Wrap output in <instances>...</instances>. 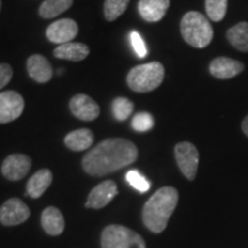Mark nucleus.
<instances>
[{
    "mask_svg": "<svg viewBox=\"0 0 248 248\" xmlns=\"http://www.w3.org/2000/svg\"><path fill=\"white\" fill-rule=\"evenodd\" d=\"M228 9V0H206V12L210 20L219 22L224 18Z\"/></svg>",
    "mask_w": 248,
    "mask_h": 248,
    "instance_id": "24",
    "label": "nucleus"
},
{
    "mask_svg": "<svg viewBox=\"0 0 248 248\" xmlns=\"http://www.w3.org/2000/svg\"><path fill=\"white\" fill-rule=\"evenodd\" d=\"M229 43L238 51L248 52V23L240 22L226 32Z\"/></svg>",
    "mask_w": 248,
    "mask_h": 248,
    "instance_id": "20",
    "label": "nucleus"
},
{
    "mask_svg": "<svg viewBox=\"0 0 248 248\" xmlns=\"http://www.w3.org/2000/svg\"><path fill=\"white\" fill-rule=\"evenodd\" d=\"M131 125L133 130L138 132H146L148 130H151L154 125V119L150 113L146 111H140L137 113L135 116L132 117Z\"/></svg>",
    "mask_w": 248,
    "mask_h": 248,
    "instance_id": "26",
    "label": "nucleus"
},
{
    "mask_svg": "<svg viewBox=\"0 0 248 248\" xmlns=\"http://www.w3.org/2000/svg\"><path fill=\"white\" fill-rule=\"evenodd\" d=\"M102 248H146L137 232L122 225H109L101 234Z\"/></svg>",
    "mask_w": 248,
    "mask_h": 248,
    "instance_id": "5",
    "label": "nucleus"
},
{
    "mask_svg": "<svg viewBox=\"0 0 248 248\" xmlns=\"http://www.w3.org/2000/svg\"><path fill=\"white\" fill-rule=\"evenodd\" d=\"M138 150L132 141L124 138L105 139L83 157L85 172L92 176H105L135 162Z\"/></svg>",
    "mask_w": 248,
    "mask_h": 248,
    "instance_id": "1",
    "label": "nucleus"
},
{
    "mask_svg": "<svg viewBox=\"0 0 248 248\" xmlns=\"http://www.w3.org/2000/svg\"><path fill=\"white\" fill-rule=\"evenodd\" d=\"M130 42H131V45L133 49H135L136 54L138 55L139 58L142 59L147 55V47L146 44H145L144 39L141 38V36L139 35L137 31H131L130 33Z\"/></svg>",
    "mask_w": 248,
    "mask_h": 248,
    "instance_id": "27",
    "label": "nucleus"
},
{
    "mask_svg": "<svg viewBox=\"0 0 248 248\" xmlns=\"http://www.w3.org/2000/svg\"><path fill=\"white\" fill-rule=\"evenodd\" d=\"M175 156L183 175L193 181L199 166V152L197 147L188 141L179 142L175 147Z\"/></svg>",
    "mask_w": 248,
    "mask_h": 248,
    "instance_id": "6",
    "label": "nucleus"
},
{
    "mask_svg": "<svg viewBox=\"0 0 248 248\" xmlns=\"http://www.w3.org/2000/svg\"><path fill=\"white\" fill-rule=\"evenodd\" d=\"M177 202L178 192L175 187L166 186L157 190L145 203L142 209L144 224L155 233L164 231Z\"/></svg>",
    "mask_w": 248,
    "mask_h": 248,
    "instance_id": "2",
    "label": "nucleus"
},
{
    "mask_svg": "<svg viewBox=\"0 0 248 248\" xmlns=\"http://www.w3.org/2000/svg\"><path fill=\"white\" fill-rule=\"evenodd\" d=\"M90 53L89 46L83 43H66L59 45L54 49V57L62 60H69L78 62L84 60Z\"/></svg>",
    "mask_w": 248,
    "mask_h": 248,
    "instance_id": "17",
    "label": "nucleus"
},
{
    "mask_svg": "<svg viewBox=\"0 0 248 248\" xmlns=\"http://www.w3.org/2000/svg\"><path fill=\"white\" fill-rule=\"evenodd\" d=\"M181 32L188 45L203 48L212 42L214 31L208 18L199 12H188L181 21Z\"/></svg>",
    "mask_w": 248,
    "mask_h": 248,
    "instance_id": "3",
    "label": "nucleus"
},
{
    "mask_svg": "<svg viewBox=\"0 0 248 248\" xmlns=\"http://www.w3.org/2000/svg\"><path fill=\"white\" fill-rule=\"evenodd\" d=\"M130 0H105L104 14L107 21H115L128 8Z\"/></svg>",
    "mask_w": 248,
    "mask_h": 248,
    "instance_id": "22",
    "label": "nucleus"
},
{
    "mask_svg": "<svg viewBox=\"0 0 248 248\" xmlns=\"http://www.w3.org/2000/svg\"><path fill=\"white\" fill-rule=\"evenodd\" d=\"M164 78V67L160 62L139 64L129 71L126 82L135 92H151L159 88Z\"/></svg>",
    "mask_w": 248,
    "mask_h": 248,
    "instance_id": "4",
    "label": "nucleus"
},
{
    "mask_svg": "<svg viewBox=\"0 0 248 248\" xmlns=\"http://www.w3.org/2000/svg\"><path fill=\"white\" fill-rule=\"evenodd\" d=\"M133 102L128 98L119 97L114 99L111 104V110L113 115L117 121H125L133 113Z\"/></svg>",
    "mask_w": 248,
    "mask_h": 248,
    "instance_id": "23",
    "label": "nucleus"
},
{
    "mask_svg": "<svg viewBox=\"0 0 248 248\" xmlns=\"http://www.w3.org/2000/svg\"><path fill=\"white\" fill-rule=\"evenodd\" d=\"M73 5V0H45L39 7V15L43 18L57 17L68 11Z\"/></svg>",
    "mask_w": 248,
    "mask_h": 248,
    "instance_id": "21",
    "label": "nucleus"
},
{
    "mask_svg": "<svg viewBox=\"0 0 248 248\" xmlns=\"http://www.w3.org/2000/svg\"><path fill=\"white\" fill-rule=\"evenodd\" d=\"M244 64L233 59L219 57L214 59L209 66V71L218 79H229L243 73Z\"/></svg>",
    "mask_w": 248,
    "mask_h": 248,
    "instance_id": "13",
    "label": "nucleus"
},
{
    "mask_svg": "<svg viewBox=\"0 0 248 248\" xmlns=\"http://www.w3.org/2000/svg\"><path fill=\"white\" fill-rule=\"evenodd\" d=\"M13 77V69L8 63H0V90L5 88Z\"/></svg>",
    "mask_w": 248,
    "mask_h": 248,
    "instance_id": "28",
    "label": "nucleus"
},
{
    "mask_svg": "<svg viewBox=\"0 0 248 248\" xmlns=\"http://www.w3.org/2000/svg\"><path fill=\"white\" fill-rule=\"evenodd\" d=\"M43 229L51 235H59L64 230V219L60 210L47 207L42 214Z\"/></svg>",
    "mask_w": 248,
    "mask_h": 248,
    "instance_id": "19",
    "label": "nucleus"
},
{
    "mask_svg": "<svg viewBox=\"0 0 248 248\" xmlns=\"http://www.w3.org/2000/svg\"><path fill=\"white\" fill-rule=\"evenodd\" d=\"M27 69L31 78L38 83H47L53 75L49 61L40 54H33L28 59Z\"/></svg>",
    "mask_w": 248,
    "mask_h": 248,
    "instance_id": "15",
    "label": "nucleus"
},
{
    "mask_svg": "<svg viewBox=\"0 0 248 248\" xmlns=\"http://www.w3.org/2000/svg\"><path fill=\"white\" fill-rule=\"evenodd\" d=\"M0 11H1V0H0Z\"/></svg>",
    "mask_w": 248,
    "mask_h": 248,
    "instance_id": "30",
    "label": "nucleus"
},
{
    "mask_svg": "<svg viewBox=\"0 0 248 248\" xmlns=\"http://www.w3.org/2000/svg\"><path fill=\"white\" fill-rule=\"evenodd\" d=\"M53 181V175L48 169H40L31 176L27 184V194L30 198L37 199L45 193Z\"/></svg>",
    "mask_w": 248,
    "mask_h": 248,
    "instance_id": "16",
    "label": "nucleus"
},
{
    "mask_svg": "<svg viewBox=\"0 0 248 248\" xmlns=\"http://www.w3.org/2000/svg\"><path fill=\"white\" fill-rule=\"evenodd\" d=\"M170 6V0H139L138 12L147 22L162 20Z\"/></svg>",
    "mask_w": 248,
    "mask_h": 248,
    "instance_id": "14",
    "label": "nucleus"
},
{
    "mask_svg": "<svg viewBox=\"0 0 248 248\" xmlns=\"http://www.w3.org/2000/svg\"><path fill=\"white\" fill-rule=\"evenodd\" d=\"M126 181L133 188L140 192V193H145L150 190L151 183L147 181L145 176H142L138 170H129L125 176Z\"/></svg>",
    "mask_w": 248,
    "mask_h": 248,
    "instance_id": "25",
    "label": "nucleus"
},
{
    "mask_svg": "<svg viewBox=\"0 0 248 248\" xmlns=\"http://www.w3.org/2000/svg\"><path fill=\"white\" fill-rule=\"evenodd\" d=\"M78 33V26L71 18H61L55 21L46 29V36L49 42L55 44L70 43Z\"/></svg>",
    "mask_w": 248,
    "mask_h": 248,
    "instance_id": "9",
    "label": "nucleus"
},
{
    "mask_svg": "<svg viewBox=\"0 0 248 248\" xmlns=\"http://www.w3.org/2000/svg\"><path fill=\"white\" fill-rule=\"evenodd\" d=\"M71 113L82 121H93L100 114V108L91 97L86 94H76L70 99Z\"/></svg>",
    "mask_w": 248,
    "mask_h": 248,
    "instance_id": "12",
    "label": "nucleus"
},
{
    "mask_svg": "<svg viewBox=\"0 0 248 248\" xmlns=\"http://www.w3.org/2000/svg\"><path fill=\"white\" fill-rule=\"evenodd\" d=\"M241 126H243V131L245 132V135L248 137V115L245 117V120L243 121V125Z\"/></svg>",
    "mask_w": 248,
    "mask_h": 248,
    "instance_id": "29",
    "label": "nucleus"
},
{
    "mask_svg": "<svg viewBox=\"0 0 248 248\" xmlns=\"http://www.w3.org/2000/svg\"><path fill=\"white\" fill-rule=\"evenodd\" d=\"M31 159L24 154H12L2 163L1 172L8 181H20L29 172Z\"/></svg>",
    "mask_w": 248,
    "mask_h": 248,
    "instance_id": "10",
    "label": "nucleus"
},
{
    "mask_svg": "<svg viewBox=\"0 0 248 248\" xmlns=\"http://www.w3.org/2000/svg\"><path fill=\"white\" fill-rule=\"evenodd\" d=\"M117 193L119 191H117L116 183L114 181H105L91 191L85 206L92 209L104 208L116 197Z\"/></svg>",
    "mask_w": 248,
    "mask_h": 248,
    "instance_id": "11",
    "label": "nucleus"
},
{
    "mask_svg": "<svg viewBox=\"0 0 248 248\" xmlns=\"http://www.w3.org/2000/svg\"><path fill=\"white\" fill-rule=\"evenodd\" d=\"M24 100L20 93L5 91L0 93V123L5 124L17 120L22 115Z\"/></svg>",
    "mask_w": 248,
    "mask_h": 248,
    "instance_id": "7",
    "label": "nucleus"
},
{
    "mask_svg": "<svg viewBox=\"0 0 248 248\" xmlns=\"http://www.w3.org/2000/svg\"><path fill=\"white\" fill-rule=\"evenodd\" d=\"M94 136L90 129H78L68 133L64 138V144L71 151L82 152L91 147Z\"/></svg>",
    "mask_w": 248,
    "mask_h": 248,
    "instance_id": "18",
    "label": "nucleus"
},
{
    "mask_svg": "<svg viewBox=\"0 0 248 248\" xmlns=\"http://www.w3.org/2000/svg\"><path fill=\"white\" fill-rule=\"evenodd\" d=\"M30 216V209L22 200L12 198L0 207V222L12 226L26 222Z\"/></svg>",
    "mask_w": 248,
    "mask_h": 248,
    "instance_id": "8",
    "label": "nucleus"
}]
</instances>
